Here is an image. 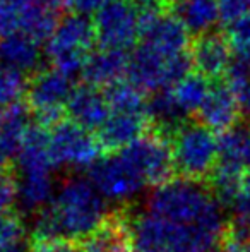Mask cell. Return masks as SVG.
Returning <instances> with one entry per match:
<instances>
[{
  "label": "cell",
  "mask_w": 250,
  "mask_h": 252,
  "mask_svg": "<svg viewBox=\"0 0 250 252\" xmlns=\"http://www.w3.org/2000/svg\"><path fill=\"white\" fill-rule=\"evenodd\" d=\"M221 208L223 206L216 201L206 182L184 177L171 179L156 187L146 204V211L170 221L224 230L226 223Z\"/></svg>",
  "instance_id": "obj_1"
},
{
  "label": "cell",
  "mask_w": 250,
  "mask_h": 252,
  "mask_svg": "<svg viewBox=\"0 0 250 252\" xmlns=\"http://www.w3.org/2000/svg\"><path fill=\"white\" fill-rule=\"evenodd\" d=\"M224 230L170 221L149 211L132 220L134 252H214Z\"/></svg>",
  "instance_id": "obj_2"
},
{
  "label": "cell",
  "mask_w": 250,
  "mask_h": 252,
  "mask_svg": "<svg viewBox=\"0 0 250 252\" xmlns=\"http://www.w3.org/2000/svg\"><path fill=\"white\" fill-rule=\"evenodd\" d=\"M57 221L62 239L84 240L108 216L105 197L87 179L70 177L60 186L48 206Z\"/></svg>",
  "instance_id": "obj_3"
},
{
  "label": "cell",
  "mask_w": 250,
  "mask_h": 252,
  "mask_svg": "<svg viewBox=\"0 0 250 252\" xmlns=\"http://www.w3.org/2000/svg\"><path fill=\"white\" fill-rule=\"evenodd\" d=\"M96 43L94 23L89 16L77 12L62 14L50 40L45 43L50 65L65 76L83 74L87 59Z\"/></svg>",
  "instance_id": "obj_4"
},
{
  "label": "cell",
  "mask_w": 250,
  "mask_h": 252,
  "mask_svg": "<svg viewBox=\"0 0 250 252\" xmlns=\"http://www.w3.org/2000/svg\"><path fill=\"white\" fill-rule=\"evenodd\" d=\"M175 172L184 179L207 182L220 158L218 137L199 120H187L170 136Z\"/></svg>",
  "instance_id": "obj_5"
},
{
  "label": "cell",
  "mask_w": 250,
  "mask_h": 252,
  "mask_svg": "<svg viewBox=\"0 0 250 252\" xmlns=\"http://www.w3.org/2000/svg\"><path fill=\"white\" fill-rule=\"evenodd\" d=\"M192 55L189 52L173 57H165L146 45H137L130 52L127 77L144 93H156L177 84L194 72Z\"/></svg>",
  "instance_id": "obj_6"
},
{
  "label": "cell",
  "mask_w": 250,
  "mask_h": 252,
  "mask_svg": "<svg viewBox=\"0 0 250 252\" xmlns=\"http://www.w3.org/2000/svg\"><path fill=\"white\" fill-rule=\"evenodd\" d=\"M76 84L72 77L65 76L54 67H43L28 81L24 101L31 108L36 124L54 129L67 119V103Z\"/></svg>",
  "instance_id": "obj_7"
},
{
  "label": "cell",
  "mask_w": 250,
  "mask_h": 252,
  "mask_svg": "<svg viewBox=\"0 0 250 252\" xmlns=\"http://www.w3.org/2000/svg\"><path fill=\"white\" fill-rule=\"evenodd\" d=\"M192 34L171 7H140L139 41L165 57L190 50Z\"/></svg>",
  "instance_id": "obj_8"
},
{
  "label": "cell",
  "mask_w": 250,
  "mask_h": 252,
  "mask_svg": "<svg viewBox=\"0 0 250 252\" xmlns=\"http://www.w3.org/2000/svg\"><path fill=\"white\" fill-rule=\"evenodd\" d=\"M120 153L140 173L146 186L160 187L173 179V173H177L170 137L154 129L134 141Z\"/></svg>",
  "instance_id": "obj_9"
},
{
  "label": "cell",
  "mask_w": 250,
  "mask_h": 252,
  "mask_svg": "<svg viewBox=\"0 0 250 252\" xmlns=\"http://www.w3.org/2000/svg\"><path fill=\"white\" fill-rule=\"evenodd\" d=\"M139 10L132 0H108L93 17L100 48L130 50L139 40Z\"/></svg>",
  "instance_id": "obj_10"
},
{
  "label": "cell",
  "mask_w": 250,
  "mask_h": 252,
  "mask_svg": "<svg viewBox=\"0 0 250 252\" xmlns=\"http://www.w3.org/2000/svg\"><path fill=\"white\" fill-rule=\"evenodd\" d=\"M50 151L55 166L83 170L91 168L101 158L103 148L91 130L65 119L50 129Z\"/></svg>",
  "instance_id": "obj_11"
},
{
  "label": "cell",
  "mask_w": 250,
  "mask_h": 252,
  "mask_svg": "<svg viewBox=\"0 0 250 252\" xmlns=\"http://www.w3.org/2000/svg\"><path fill=\"white\" fill-rule=\"evenodd\" d=\"M89 180L105 199L120 204L132 201L146 187L140 173L120 151L98 159L89 168Z\"/></svg>",
  "instance_id": "obj_12"
},
{
  "label": "cell",
  "mask_w": 250,
  "mask_h": 252,
  "mask_svg": "<svg viewBox=\"0 0 250 252\" xmlns=\"http://www.w3.org/2000/svg\"><path fill=\"white\" fill-rule=\"evenodd\" d=\"M151 130L147 112H111L96 132L103 151L118 153Z\"/></svg>",
  "instance_id": "obj_13"
},
{
  "label": "cell",
  "mask_w": 250,
  "mask_h": 252,
  "mask_svg": "<svg viewBox=\"0 0 250 252\" xmlns=\"http://www.w3.org/2000/svg\"><path fill=\"white\" fill-rule=\"evenodd\" d=\"M240 113L242 106L230 86L226 83H214L195 117L214 134H223L237 127Z\"/></svg>",
  "instance_id": "obj_14"
},
{
  "label": "cell",
  "mask_w": 250,
  "mask_h": 252,
  "mask_svg": "<svg viewBox=\"0 0 250 252\" xmlns=\"http://www.w3.org/2000/svg\"><path fill=\"white\" fill-rule=\"evenodd\" d=\"M194 69L207 79H221L226 74L233 52L224 33H206L194 38L190 45Z\"/></svg>",
  "instance_id": "obj_15"
},
{
  "label": "cell",
  "mask_w": 250,
  "mask_h": 252,
  "mask_svg": "<svg viewBox=\"0 0 250 252\" xmlns=\"http://www.w3.org/2000/svg\"><path fill=\"white\" fill-rule=\"evenodd\" d=\"M111 110L107 94L91 84H77L67 103V117L87 130H100Z\"/></svg>",
  "instance_id": "obj_16"
},
{
  "label": "cell",
  "mask_w": 250,
  "mask_h": 252,
  "mask_svg": "<svg viewBox=\"0 0 250 252\" xmlns=\"http://www.w3.org/2000/svg\"><path fill=\"white\" fill-rule=\"evenodd\" d=\"M83 252H134L132 218L124 211L108 213L96 232L81 240Z\"/></svg>",
  "instance_id": "obj_17"
},
{
  "label": "cell",
  "mask_w": 250,
  "mask_h": 252,
  "mask_svg": "<svg viewBox=\"0 0 250 252\" xmlns=\"http://www.w3.org/2000/svg\"><path fill=\"white\" fill-rule=\"evenodd\" d=\"M33 119L26 101H17L2 110L0 115V168H9L17 159L24 134L29 129Z\"/></svg>",
  "instance_id": "obj_18"
},
{
  "label": "cell",
  "mask_w": 250,
  "mask_h": 252,
  "mask_svg": "<svg viewBox=\"0 0 250 252\" xmlns=\"http://www.w3.org/2000/svg\"><path fill=\"white\" fill-rule=\"evenodd\" d=\"M130 53L117 48H98L87 59L83 70V81L96 88H110L127 76Z\"/></svg>",
  "instance_id": "obj_19"
},
{
  "label": "cell",
  "mask_w": 250,
  "mask_h": 252,
  "mask_svg": "<svg viewBox=\"0 0 250 252\" xmlns=\"http://www.w3.org/2000/svg\"><path fill=\"white\" fill-rule=\"evenodd\" d=\"M17 166L21 175H33V173H52L55 168L54 158L50 151V130L40 124L33 122L24 134Z\"/></svg>",
  "instance_id": "obj_20"
},
{
  "label": "cell",
  "mask_w": 250,
  "mask_h": 252,
  "mask_svg": "<svg viewBox=\"0 0 250 252\" xmlns=\"http://www.w3.org/2000/svg\"><path fill=\"white\" fill-rule=\"evenodd\" d=\"M0 63L31 77L43 63L41 43L24 33H14L0 38Z\"/></svg>",
  "instance_id": "obj_21"
},
{
  "label": "cell",
  "mask_w": 250,
  "mask_h": 252,
  "mask_svg": "<svg viewBox=\"0 0 250 252\" xmlns=\"http://www.w3.org/2000/svg\"><path fill=\"white\" fill-rule=\"evenodd\" d=\"M171 9L194 38L211 33L214 24L220 23L218 0H173Z\"/></svg>",
  "instance_id": "obj_22"
},
{
  "label": "cell",
  "mask_w": 250,
  "mask_h": 252,
  "mask_svg": "<svg viewBox=\"0 0 250 252\" xmlns=\"http://www.w3.org/2000/svg\"><path fill=\"white\" fill-rule=\"evenodd\" d=\"M54 179L52 173H33L21 175L17 180V201L23 209L29 213H40L54 201Z\"/></svg>",
  "instance_id": "obj_23"
},
{
  "label": "cell",
  "mask_w": 250,
  "mask_h": 252,
  "mask_svg": "<svg viewBox=\"0 0 250 252\" xmlns=\"http://www.w3.org/2000/svg\"><path fill=\"white\" fill-rule=\"evenodd\" d=\"M171 94H173L177 105L182 108V112L187 117L197 115L200 110L207 93L211 90L209 79L204 77L199 72H190L184 79H180L177 84L170 86Z\"/></svg>",
  "instance_id": "obj_24"
},
{
  "label": "cell",
  "mask_w": 250,
  "mask_h": 252,
  "mask_svg": "<svg viewBox=\"0 0 250 252\" xmlns=\"http://www.w3.org/2000/svg\"><path fill=\"white\" fill-rule=\"evenodd\" d=\"M221 161L233 163L247 170L250 166V129L233 127L218 137Z\"/></svg>",
  "instance_id": "obj_25"
},
{
  "label": "cell",
  "mask_w": 250,
  "mask_h": 252,
  "mask_svg": "<svg viewBox=\"0 0 250 252\" xmlns=\"http://www.w3.org/2000/svg\"><path fill=\"white\" fill-rule=\"evenodd\" d=\"M111 112H147L146 93L130 81H118L105 90Z\"/></svg>",
  "instance_id": "obj_26"
},
{
  "label": "cell",
  "mask_w": 250,
  "mask_h": 252,
  "mask_svg": "<svg viewBox=\"0 0 250 252\" xmlns=\"http://www.w3.org/2000/svg\"><path fill=\"white\" fill-rule=\"evenodd\" d=\"M28 81L29 77L26 74L0 63V110L23 101V96H26Z\"/></svg>",
  "instance_id": "obj_27"
},
{
  "label": "cell",
  "mask_w": 250,
  "mask_h": 252,
  "mask_svg": "<svg viewBox=\"0 0 250 252\" xmlns=\"http://www.w3.org/2000/svg\"><path fill=\"white\" fill-rule=\"evenodd\" d=\"M224 36L230 41L233 59L250 65V14L224 26Z\"/></svg>",
  "instance_id": "obj_28"
},
{
  "label": "cell",
  "mask_w": 250,
  "mask_h": 252,
  "mask_svg": "<svg viewBox=\"0 0 250 252\" xmlns=\"http://www.w3.org/2000/svg\"><path fill=\"white\" fill-rule=\"evenodd\" d=\"M26 237V226L19 215L3 213L0 215V251L23 247Z\"/></svg>",
  "instance_id": "obj_29"
},
{
  "label": "cell",
  "mask_w": 250,
  "mask_h": 252,
  "mask_svg": "<svg viewBox=\"0 0 250 252\" xmlns=\"http://www.w3.org/2000/svg\"><path fill=\"white\" fill-rule=\"evenodd\" d=\"M220 252H250V226L230 220L221 237Z\"/></svg>",
  "instance_id": "obj_30"
},
{
  "label": "cell",
  "mask_w": 250,
  "mask_h": 252,
  "mask_svg": "<svg viewBox=\"0 0 250 252\" xmlns=\"http://www.w3.org/2000/svg\"><path fill=\"white\" fill-rule=\"evenodd\" d=\"M17 201V180L9 168H0V215L9 213Z\"/></svg>",
  "instance_id": "obj_31"
},
{
  "label": "cell",
  "mask_w": 250,
  "mask_h": 252,
  "mask_svg": "<svg viewBox=\"0 0 250 252\" xmlns=\"http://www.w3.org/2000/svg\"><path fill=\"white\" fill-rule=\"evenodd\" d=\"M218 9H220V23L228 26L245 14H250V0H218Z\"/></svg>",
  "instance_id": "obj_32"
},
{
  "label": "cell",
  "mask_w": 250,
  "mask_h": 252,
  "mask_svg": "<svg viewBox=\"0 0 250 252\" xmlns=\"http://www.w3.org/2000/svg\"><path fill=\"white\" fill-rule=\"evenodd\" d=\"M31 252H83V247H77L72 240L57 239L45 240V242H33Z\"/></svg>",
  "instance_id": "obj_33"
},
{
  "label": "cell",
  "mask_w": 250,
  "mask_h": 252,
  "mask_svg": "<svg viewBox=\"0 0 250 252\" xmlns=\"http://www.w3.org/2000/svg\"><path fill=\"white\" fill-rule=\"evenodd\" d=\"M231 209H233V218H231L233 221L250 226V192L242 190L231 204Z\"/></svg>",
  "instance_id": "obj_34"
},
{
  "label": "cell",
  "mask_w": 250,
  "mask_h": 252,
  "mask_svg": "<svg viewBox=\"0 0 250 252\" xmlns=\"http://www.w3.org/2000/svg\"><path fill=\"white\" fill-rule=\"evenodd\" d=\"M107 2L108 0H70L69 9H72V12L91 16V14H96Z\"/></svg>",
  "instance_id": "obj_35"
},
{
  "label": "cell",
  "mask_w": 250,
  "mask_h": 252,
  "mask_svg": "<svg viewBox=\"0 0 250 252\" xmlns=\"http://www.w3.org/2000/svg\"><path fill=\"white\" fill-rule=\"evenodd\" d=\"M139 7H171L173 0H132Z\"/></svg>",
  "instance_id": "obj_36"
},
{
  "label": "cell",
  "mask_w": 250,
  "mask_h": 252,
  "mask_svg": "<svg viewBox=\"0 0 250 252\" xmlns=\"http://www.w3.org/2000/svg\"><path fill=\"white\" fill-rule=\"evenodd\" d=\"M240 106H242V112H245L250 115V90L247 91V94L240 100Z\"/></svg>",
  "instance_id": "obj_37"
},
{
  "label": "cell",
  "mask_w": 250,
  "mask_h": 252,
  "mask_svg": "<svg viewBox=\"0 0 250 252\" xmlns=\"http://www.w3.org/2000/svg\"><path fill=\"white\" fill-rule=\"evenodd\" d=\"M244 190L250 192V166L247 168V172H245V177H244Z\"/></svg>",
  "instance_id": "obj_38"
},
{
  "label": "cell",
  "mask_w": 250,
  "mask_h": 252,
  "mask_svg": "<svg viewBox=\"0 0 250 252\" xmlns=\"http://www.w3.org/2000/svg\"><path fill=\"white\" fill-rule=\"evenodd\" d=\"M214 252H220V247H218V249H216V251H214Z\"/></svg>",
  "instance_id": "obj_39"
},
{
  "label": "cell",
  "mask_w": 250,
  "mask_h": 252,
  "mask_svg": "<svg viewBox=\"0 0 250 252\" xmlns=\"http://www.w3.org/2000/svg\"><path fill=\"white\" fill-rule=\"evenodd\" d=\"M0 115H2V110H0Z\"/></svg>",
  "instance_id": "obj_40"
}]
</instances>
